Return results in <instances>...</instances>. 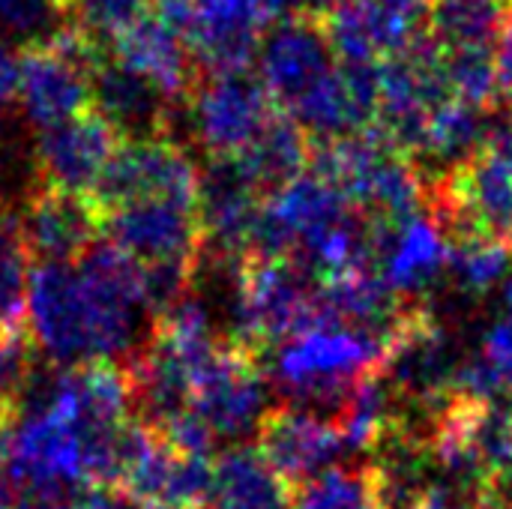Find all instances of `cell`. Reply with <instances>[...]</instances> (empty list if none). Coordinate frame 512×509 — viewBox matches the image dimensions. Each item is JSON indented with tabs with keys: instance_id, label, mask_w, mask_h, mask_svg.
Returning a JSON list of instances; mask_svg holds the SVG:
<instances>
[{
	"instance_id": "7c38bea8",
	"label": "cell",
	"mask_w": 512,
	"mask_h": 509,
	"mask_svg": "<svg viewBox=\"0 0 512 509\" xmlns=\"http://www.w3.org/2000/svg\"><path fill=\"white\" fill-rule=\"evenodd\" d=\"M15 225L36 264L75 261L99 243L102 207L93 195L42 186L24 201Z\"/></svg>"
},
{
	"instance_id": "3957f363",
	"label": "cell",
	"mask_w": 512,
	"mask_h": 509,
	"mask_svg": "<svg viewBox=\"0 0 512 509\" xmlns=\"http://www.w3.org/2000/svg\"><path fill=\"white\" fill-rule=\"evenodd\" d=\"M270 366H264L270 387H276L288 405L315 408L339 417L351 393L375 372H381L387 345L372 333L321 318L318 324L267 348Z\"/></svg>"
},
{
	"instance_id": "30bf717a",
	"label": "cell",
	"mask_w": 512,
	"mask_h": 509,
	"mask_svg": "<svg viewBox=\"0 0 512 509\" xmlns=\"http://www.w3.org/2000/svg\"><path fill=\"white\" fill-rule=\"evenodd\" d=\"M201 195V171L189 150L168 135L123 141L99 180L93 198L102 210L144 198H189Z\"/></svg>"
},
{
	"instance_id": "4316f807",
	"label": "cell",
	"mask_w": 512,
	"mask_h": 509,
	"mask_svg": "<svg viewBox=\"0 0 512 509\" xmlns=\"http://www.w3.org/2000/svg\"><path fill=\"white\" fill-rule=\"evenodd\" d=\"M69 15L54 0H0V36L15 45H42L51 42Z\"/></svg>"
},
{
	"instance_id": "83f0119b",
	"label": "cell",
	"mask_w": 512,
	"mask_h": 509,
	"mask_svg": "<svg viewBox=\"0 0 512 509\" xmlns=\"http://www.w3.org/2000/svg\"><path fill=\"white\" fill-rule=\"evenodd\" d=\"M153 0H69V21L96 45H108L150 12Z\"/></svg>"
},
{
	"instance_id": "ac0fdd59",
	"label": "cell",
	"mask_w": 512,
	"mask_h": 509,
	"mask_svg": "<svg viewBox=\"0 0 512 509\" xmlns=\"http://www.w3.org/2000/svg\"><path fill=\"white\" fill-rule=\"evenodd\" d=\"M108 57L153 81L174 102L186 99L195 87V57L180 30L147 12L129 30L108 42Z\"/></svg>"
},
{
	"instance_id": "e0dca14e",
	"label": "cell",
	"mask_w": 512,
	"mask_h": 509,
	"mask_svg": "<svg viewBox=\"0 0 512 509\" xmlns=\"http://www.w3.org/2000/svg\"><path fill=\"white\" fill-rule=\"evenodd\" d=\"M174 99L153 81L126 69L108 51L93 66V108L120 132L123 141L168 135Z\"/></svg>"
},
{
	"instance_id": "2e32d148",
	"label": "cell",
	"mask_w": 512,
	"mask_h": 509,
	"mask_svg": "<svg viewBox=\"0 0 512 509\" xmlns=\"http://www.w3.org/2000/svg\"><path fill=\"white\" fill-rule=\"evenodd\" d=\"M270 27L255 0H192L186 42L207 72L249 69Z\"/></svg>"
},
{
	"instance_id": "f1b7e54d",
	"label": "cell",
	"mask_w": 512,
	"mask_h": 509,
	"mask_svg": "<svg viewBox=\"0 0 512 509\" xmlns=\"http://www.w3.org/2000/svg\"><path fill=\"white\" fill-rule=\"evenodd\" d=\"M30 348L33 342L21 339V330L15 333H0V420L15 417L30 378H33V366H30Z\"/></svg>"
},
{
	"instance_id": "277c9868",
	"label": "cell",
	"mask_w": 512,
	"mask_h": 509,
	"mask_svg": "<svg viewBox=\"0 0 512 509\" xmlns=\"http://www.w3.org/2000/svg\"><path fill=\"white\" fill-rule=\"evenodd\" d=\"M270 399V378L258 366L255 351L237 342H222V348L198 372L186 414L177 417L162 435L189 450L210 453L216 444H240L258 435ZM159 432V429H156Z\"/></svg>"
},
{
	"instance_id": "d590c367",
	"label": "cell",
	"mask_w": 512,
	"mask_h": 509,
	"mask_svg": "<svg viewBox=\"0 0 512 509\" xmlns=\"http://www.w3.org/2000/svg\"><path fill=\"white\" fill-rule=\"evenodd\" d=\"M504 402H507V408H510V417H512V393H507V396H504Z\"/></svg>"
},
{
	"instance_id": "8d00e7d4",
	"label": "cell",
	"mask_w": 512,
	"mask_h": 509,
	"mask_svg": "<svg viewBox=\"0 0 512 509\" xmlns=\"http://www.w3.org/2000/svg\"><path fill=\"white\" fill-rule=\"evenodd\" d=\"M192 509H216L210 501H204V504H198V507H192Z\"/></svg>"
},
{
	"instance_id": "8992f818",
	"label": "cell",
	"mask_w": 512,
	"mask_h": 509,
	"mask_svg": "<svg viewBox=\"0 0 512 509\" xmlns=\"http://www.w3.org/2000/svg\"><path fill=\"white\" fill-rule=\"evenodd\" d=\"M102 54L72 21L51 42L21 51L15 105L33 132L93 108V66Z\"/></svg>"
},
{
	"instance_id": "9c48e42d",
	"label": "cell",
	"mask_w": 512,
	"mask_h": 509,
	"mask_svg": "<svg viewBox=\"0 0 512 509\" xmlns=\"http://www.w3.org/2000/svg\"><path fill=\"white\" fill-rule=\"evenodd\" d=\"M255 69L273 102L285 114L294 111L318 84H324L339 69V57L327 39L321 15L297 9L276 21L261 39Z\"/></svg>"
},
{
	"instance_id": "1f68e13d",
	"label": "cell",
	"mask_w": 512,
	"mask_h": 509,
	"mask_svg": "<svg viewBox=\"0 0 512 509\" xmlns=\"http://www.w3.org/2000/svg\"><path fill=\"white\" fill-rule=\"evenodd\" d=\"M18 63H21V54H15V42H9V39L0 36V111L15 102Z\"/></svg>"
},
{
	"instance_id": "8fae6325",
	"label": "cell",
	"mask_w": 512,
	"mask_h": 509,
	"mask_svg": "<svg viewBox=\"0 0 512 509\" xmlns=\"http://www.w3.org/2000/svg\"><path fill=\"white\" fill-rule=\"evenodd\" d=\"M264 204L267 192L255 183L240 156H210L201 171L198 195L204 249L237 261L252 258Z\"/></svg>"
},
{
	"instance_id": "7a4b0ae2",
	"label": "cell",
	"mask_w": 512,
	"mask_h": 509,
	"mask_svg": "<svg viewBox=\"0 0 512 509\" xmlns=\"http://www.w3.org/2000/svg\"><path fill=\"white\" fill-rule=\"evenodd\" d=\"M150 315L141 267L108 240L30 273L27 339L54 366L132 360L147 342Z\"/></svg>"
},
{
	"instance_id": "5b68a950",
	"label": "cell",
	"mask_w": 512,
	"mask_h": 509,
	"mask_svg": "<svg viewBox=\"0 0 512 509\" xmlns=\"http://www.w3.org/2000/svg\"><path fill=\"white\" fill-rule=\"evenodd\" d=\"M324 318L321 279L294 258L240 261L237 288L225 324L237 345L249 351L273 348L282 339Z\"/></svg>"
},
{
	"instance_id": "4fadbf2b",
	"label": "cell",
	"mask_w": 512,
	"mask_h": 509,
	"mask_svg": "<svg viewBox=\"0 0 512 509\" xmlns=\"http://www.w3.org/2000/svg\"><path fill=\"white\" fill-rule=\"evenodd\" d=\"M258 450L297 489L336 468L348 441L339 417L303 405H282L264 417L258 429Z\"/></svg>"
},
{
	"instance_id": "9a60e30c",
	"label": "cell",
	"mask_w": 512,
	"mask_h": 509,
	"mask_svg": "<svg viewBox=\"0 0 512 509\" xmlns=\"http://www.w3.org/2000/svg\"><path fill=\"white\" fill-rule=\"evenodd\" d=\"M447 261L450 243L426 210L405 219H375V267L402 297L423 300Z\"/></svg>"
},
{
	"instance_id": "484cf974",
	"label": "cell",
	"mask_w": 512,
	"mask_h": 509,
	"mask_svg": "<svg viewBox=\"0 0 512 509\" xmlns=\"http://www.w3.org/2000/svg\"><path fill=\"white\" fill-rule=\"evenodd\" d=\"M30 261L18 225L9 219L0 228V333H15L21 330V321H27Z\"/></svg>"
},
{
	"instance_id": "d6a6232c",
	"label": "cell",
	"mask_w": 512,
	"mask_h": 509,
	"mask_svg": "<svg viewBox=\"0 0 512 509\" xmlns=\"http://www.w3.org/2000/svg\"><path fill=\"white\" fill-rule=\"evenodd\" d=\"M132 498L123 495L120 489H111V486H99V489H90L81 495V501L75 504V509H132Z\"/></svg>"
},
{
	"instance_id": "74e56055",
	"label": "cell",
	"mask_w": 512,
	"mask_h": 509,
	"mask_svg": "<svg viewBox=\"0 0 512 509\" xmlns=\"http://www.w3.org/2000/svg\"><path fill=\"white\" fill-rule=\"evenodd\" d=\"M6 222H9V219H6V213H3V210H0V228H3V225H6Z\"/></svg>"
},
{
	"instance_id": "52a82bcc",
	"label": "cell",
	"mask_w": 512,
	"mask_h": 509,
	"mask_svg": "<svg viewBox=\"0 0 512 509\" xmlns=\"http://www.w3.org/2000/svg\"><path fill=\"white\" fill-rule=\"evenodd\" d=\"M189 132L210 156H237L252 147L282 111L258 72H207L189 90Z\"/></svg>"
},
{
	"instance_id": "603a6c76",
	"label": "cell",
	"mask_w": 512,
	"mask_h": 509,
	"mask_svg": "<svg viewBox=\"0 0 512 509\" xmlns=\"http://www.w3.org/2000/svg\"><path fill=\"white\" fill-rule=\"evenodd\" d=\"M291 509H384L372 465H336L294 489Z\"/></svg>"
},
{
	"instance_id": "6da1fadb",
	"label": "cell",
	"mask_w": 512,
	"mask_h": 509,
	"mask_svg": "<svg viewBox=\"0 0 512 509\" xmlns=\"http://www.w3.org/2000/svg\"><path fill=\"white\" fill-rule=\"evenodd\" d=\"M129 369L117 363L57 366L30 378L12 417L6 471L24 492L75 498L117 486L132 435Z\"/></svg>"
},
{
	"instance_id": "d4e9b609",
	"label": "cell",
	"mask_w": 512,
	"mask_h": 509,
	"mask_svg": "<svg viewBox=\"0 0 512 509\" xmlns=\"http://www.w3.org/2000/svg\"><path fill=\"white\" fill-rule=\"evenodd\" d=\"M366 21L381 57L411 48L429 27L432 0H351Z\"/></svg>"
},
{
	"instance_id": "ba28073f",
	"label": "cell",
	"mask_w": 512,
	"mask_h": 509,
	"mask_svg": "<svg viewBox=\"0 0 512 509\" xmlns=\"http://www.w3.org/2000/svg\"><path fill=\"white\" fill-rule=\"evenodd\" d=\"M213 483V462L204 453H189L171 444L150 426H135L126 450L117 486L123 495L141 504L192 509L207 501Z\"/></svg>"
},
{
	"instance_id": "d6986e66",
	"label": "cell",
	"mask_w": 512,
	"mask_h": 509,
	"mask_svg": "<svg viewBox=\"0 0 512 509\" xmlns=\"http://www.w3.org/2000/svg\"><path fill=\"white\" fill-rule=\"evenodd\" d=\"M207 501L216 509H291L294 486L258 447L234 444L213 462Z\"/></svg>"
},
{
	"instance_id": "ffe728a7",
	"label": "cell",
	"mask_w": 512,
	"mask_h": 509,
	"mask_svg": "<svg viewBox=\"0 0 512 509\" xmlns=\"http://www.w3.org/2000/svg\"><path fill=\"white\" fill-rule=\"evenodd\" d=\"M512 0H432L426 33L444 48H498Z\"/></svg>"
},
{
	"instance_id": "4dcf8cb0",
	"label": "cell",
	"mask_w": 512,
	"mask_h": 509,
	"mask_svg": "<svg viewBox=\"0 0 512 509\" xmlns=\"http://www.w3.org/2000/svg\"><path fill=\"white\" fill-rule=\"evenodd\" d=\"M480 498H483V492L456 486V483H450V480H444L438 474L435 486L411 509H480Z\"/></svg>"
},
{
	"instance_id": "836d02e7",
	"label": "cell",
	"mask_w": 512,
	"mask_h": 509,
	"mask_svg": "<svg viewBox=\"0 0 512 509\" xmlns=\"http://www.w3.org/2000/svg\"><path fill=\"white\" fill-rule=\"evenodd\" d=\"M297 3H300V9H303V12L324 15V12H330L336 3H342V0H297Z\"/></svg>"
},
{
	"instance_id": "f546056e",
	"label": "cell",
	"mask_w": 512,
	"mask_h": 509,
	"mask_svg": "<svg viewBox=\"0 0 512 509\" xmlns=\"http://www.w3.org/2000/svg\"><path fill=\"white\" fill-rule=\"evenodd\" d=\"M483 357V363L492 369V375L498 378L504 396L512 393V312L507 318H498L486 339H483V348L477 351Z\"/></svg>"
},
{
	"instance_id": "cb8c5ba5",
	"label": "cell",
	"mask_w": 512,
	"mask_h": 509,
	"mask_svg": "<svg viewBox=\"0 0 512 509\" xmlns=\"http://www.w3.org/2000/svg\"><path fill=\"white\" fill-rule=\"evenodd\" d=\"M512 270V243L498 237H471L450 243L447 273L453 276V288L465 297H480Z\"/></svg>"
},
{
	"instance_id": "44dd1931",
	"label": "cell",
	"mask_w": 512,
	"mask_h": 509,
	"mask_svg": "<svg viewBox=\"0 0 512 509\" xmlns=\"http://www.w3.org/2000/svg\"><path fill=\"white\" fill-rule=\"evenodd\" d=\"M237 156L255 177V183L270 195L309 168L312 141L294 117L279 111L276 120L264 129V135Z\"/></svg>"
},
{
	"instance_id": "5bb4252c",
	"label": "cell",
	"mask_w": 512,
	"mask_h": 509,
	"mask_svg": "<svg viewBox=\"0 0 512 509\" xmlns=\"http://www.w3.org/2000/svg\"><path fill=\"white\" fill-rule=\"evenodd\" d=\"M120 144V132L96 108L48 126L36 132L42 183L93 195Z\"/></svg>"
},
{
	"instance_id": "7402d4cb",
	"label": "cell",
	"mask_w": 512,
	"mask_h": 509,
	"mask_svg": "<svg viewBox=\"0 0 512 509\" xmlns=\"http://www.w3.org/2000/svg\"><path fill=\"white\" fill-rule=\"evenodd\" d=\"M36 132L21 114L0 111V210L24 207V201L42 189Z\"/></svg>"
},
{
	"instance_id": "e575fe53",
	"label": "cell",
	"mask_w": 512,
	"mask_h": 509,
	"mask_svg": "<svg viewBox=\"0 0 512 509\" xmlns=\"http://www.w3.org/2000/svg\"><path fill=\"white\" fill-rule=\"evenodd\" d=\"M504 303L510 306V312H512V273L504 279Z\"/></svg>"
}]
</instances>
